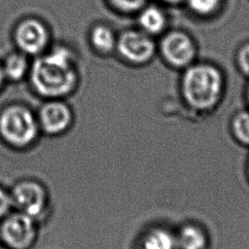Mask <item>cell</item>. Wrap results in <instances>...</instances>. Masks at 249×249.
Returning a JSON list of instances; mask_svg holds the SVG:
<instances>
[{"instance_id":"1","label":"cell","mask_w":249,"mask_h":249,"mask_svg":"<svg viewBox=\"0 0 249 249\" xmlns=\"http://www.w3.org/2000/svg\"><path fill=\"white\" fill-rule=\"evenodd\" d=\"M35 93L44 99H64L75 92L80 83L79 60L75 51L54 44L34 57L28 78Z\"/></svg>"},{"instance_id":"2","label":"cell","mask_w":249,"mask_h":249,"mask_svg":"<svg viewBox=\"0 0 249 249\" xmlns=\"http://www.w3.org/2000/svg\"><path fill=\"white\" fill-rule=\"evenodd\" d=\"M226 87L223 69L207 60H196L182 70L178 85L185 107L199 115L210 114L220 106Z\"/></svg>"},{"instance_id":"3","label":"cell","mask_w":249,"mask_h":249,"mask_svg":"<svg viewBox=\"0 0 249 249\" xmlns=\"http://www.w3.org/2000/svg\"><path fill=\"white\" fill-rule=\"evenodd\" d=\"M36 114L26 105L12 103L0 111V140L15 151L33 147L40 135Z\"/></svg>"},{"instance_id":"4","label":"cell","mask_w":249,"mask_h":249,"mask_svg":"<svg viewBox=\"0 0 249 249\" xmlns=\"http://www.w3.org/2000/svg\"><path fill=\"white\" fill-rule=\"evenodd\" d=\"M10 190L13 210L28 215L41 225L52 214V196L47 185L35 177H21Z\"/></svg>"},{"instance_id":"5","label":"cell","mask_w":249,"mask_h":249,"mask_svg":"<svg viewBox=\"0 0 249 249\" xmlns=\"http://www.w3.org/2000/svg\"><path fill=\"white\" fill-rule=\"evenodd\" d=\"M197 53L196 39L185 29L168 28L157 43V54L167 67L174 70L182 71L196 62Z\"/></svg>"},{"instance_id":"6","label":"cell","mask_w":249,"mask_h":249,"mask_svg":"<svg viewBox=\"0 0 249 249\" xmlns=\"http://www.w3.org/2000/svg\"><path fill=\"white\" fill-rule=\"evenodd\" d=\"M41 226L32 217L12 210L0 221V243L9 249H32Z\"/></svg>"},{"instance_id":"7","label":"cell","mask_w":249,"mask_h":249,"mask_svg":"<svg viewBox=\"0 0 249 249\" xmlns=\"http://www.w3.org/2000/svg\"><path fill=\"white\" fill-rule=\"evenodd\" d=\"M115 53L128 65L145 66L157 54V42L138 27L128 28L118 34Z\"/></svg>"},{"instance_id":"8","label":"cell","mask_w":249,"mask_h":249,"mask_svg":"<svg viewBox=\"0 0 249 249\" xmlns=\"http://www.w3.org/2000/svg\"><path fill=\"white\" fill-rule=\"evenodd\" d=\"M13 40L18 51L34 58L50 48L51 33L42 19L26 17L16 24Z\"/></svg>"},{"instance_id":"9","label":"cell","mask_w":249,"mask_h":249,"mask_svg":"<svg viewBox=\"0 0 249 249\" xmlns=\"http://www.w3.org/2000/svg\"><path fill=\"white\" fill-rule=\"evenodd\" d=\"M42 134L58 137L65 134L74 124V113L64 99H45L36 113Z\"/></svg>"},{"instance_id":"10","label":"cell","mask_w":249,"mask_h":249,"mask_svg":"<svg viewBox=\"0 0 249 249\" xmlns=\"http://www.w3.org/2000/svg\"><path fill=\"white\" fill-rule=\"evenodd\" d=\"M132 249H177L174 229L164 224H151L136 235Z\"/></svg>"},{"instance_id":"11","label":"cell","mask_w":249,"mask_h":249,"mask_svg":"<svg viewBox=\"0 0 249 249\" xmlns=\"http://www.w3.org/2000/svg\"><path fill=\"white\" fill-rule=\"evenodd\" d=\"M174 232L177 249H208L210 246L209 231L199 221H184Z\"/></svg>"},{"instance_id":"12","label":"cell","mask_w":249,"mask_h":249,"mask_svg":"<svg viewBox=\"0 0 249 249\" xmlns=\"http://www.w3.org/2000/svg\"><path fill=\"white\" fill-rule=\"evenodd\" d=\"M137 27L156 38L164 33L168 27V16L161 5L147 3L137 14Z\"/></svg>"},{"instance_id":"13","label":"cell","mask_w":249,"mask_h":249,"mask_svg":"<svg viewBox=\"0 0 249 249\" xmlns=\"http://www.w3.org/2000/svg\"><path fill=\"white\" fill-rule=\"evenodd\" d=\"M118 34L106 23H95L89 33L91 49L100 55H110L116 52Z\"/></svg>"},{"instance_id":"14","label":"cell","mask_w":249,"mask_h":249,"mask_svg":"<svg viewBox=\"0 0 249 249\" xmlns=\"http://www.w3.org/2000/svg\"><path fill=\"white\" fill-rule=\"evenodd\" d=\"M27 54L16 50L9 53L1 61L7 82L18 83L28 78L32 60Z\"/></svg>"},{"instance_id":"15","label":"cell","mask_w":249,"mask_h":249,"mask_svg":"<svg viewBox=\"0 0 249 249\" xmlns=\"http://www.w3.org/2000/svg\"><path fill=\"white\" fill-rule=\"evenodd\" d=\"M229 131L238 145L249 148V108L239 109L231 115Z\"/></svg>"},{"instance_id":"16","label":"cell","mask_w":249,"mask_h":249,"mask_svg":"<svg viewBox=\"0 0 249 249\" xmlns=\"http://www.w3.org/2000/svg\"><path fill=\"white\" fill-rule=\"evenodd\" d=\"M184 6L194 17L209 19L221 13L224 7V0H186Z\"/></svg>"},{"instance_id":"17","label":"cell","mask_w":249,"mask_h":249,"mask_svg":"<svg viewBox=\"0 0 249 249\" xmlns=\"http://www.w3.org/2000/svg\"><path fill=\"white\" fill-rule=\"evenodd\" d=\"M106 2L119 14L136 15L148 3V0H106Z\"/></svg>"},{"instance_id":"18","label":"cell","mask_w":249,"mask_h":249,"mask_svg":"<svg viewBox=\"0 0 249 249\" xmlns=\"http://www.w3.org/2000/svg\"><path fill=\"white\" fill-rule=\"evenodd\" d=\"M234 65L242 76L249 79V39L237 46L234 52Z\"/></svg>"},{"instance_id":"19","label":"cell","mask_w":249,"mask_h":249,"mask_svg":"<svg viewBox=\"0 0 249 249\" xmlns=\"http://www.w3.org/2000/svg\"><path fill=\"white\" fill-rule=\"evenodd\" d=\"M13 210L9 188L0 184V221Z\"/></svg>"},{"instance_id":"20","label":"cell","mask_w":249,"mask_h":249,"mask_svg":"<svg viewBox=\"0 0 249 249\" xmlns=\"http://www.w3.org/2000/svg\"><path fill=\"white\" fill-rule=\"evenodd\" d=\"M157 1L160 2V5L171 6V7H178V6L184 5L186 0H157Z\"/></svg>"},{"instance_id":"21","label":"cell","mask_w":249,"mask_h":249,"mask_svg":"<svg viewBox=\"0 0 249 249\" xmlns=\"http://www.w3.org/2000/svg\"><path fill=\"white\" fill-rule=\"evenodd\" d=\"M244 99H245L247 108H249V79H248V82H247V84L245 86V89H244Z\"/></svg>"},{"instance_id":"22","label":"cell","mask_w":249,"mask_h":249,"mask_svg":"<svg viewBox=\"0 0 249 249\" xmlns=\"http://www.w3.org/2000/svg\"><path fill=\"white\" fill-rule=\"evenodd\" d=\"M6 78L4 76V73H3V69H2V65H1V61H0V90L3 89L5 83H6Z\"/></svg>"},{"instance_id":"23","label":"cell","mask_w":249,"mask_h":249,"mask_svg":"<svg viewBox=\"0 0 249 249\" xmlns=\"http://www.w3.org/2000/svg\"><path fill=\"white\" fill-rule=\"evenodd\" d=\"M245 177L247 182L249 183V155L246 159V162H245Z\"/></svg>"},{"instance_id":"24","label":"cell","mask_w":249,"mask_h":249,"mask_svg":"<svg viewBox=\"0 0 249 249\" xmlns=\"http://www.w3.org/2000/svg\"><path fill=\"white\" fill-rule=\"evenodd\" d=\"M0 249H9V248H7V247L4 246L2 243H0Z\"/></svg>"}]
</instances>
